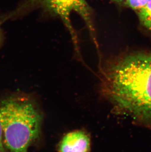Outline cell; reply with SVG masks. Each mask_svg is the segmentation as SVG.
I'll use <instances>...</instances> for the list:
<instances>
[{"label":"cell","instance_id":"6da1fadb","mask_svg":"<svg viewBox=\"0 0 151 152\" xmlns=\"http://www.w3.org/2000/svg\"><path fill=\"white\" fill-rule=\"evenodd\" d=\"M103 91L119 108L151 121V52L116 59L102 70Z\"/></svg>","mask_w":151,"mask_h":152},{"label":"cell","instance_id":"7a4b0ae2","mask_svg":"<svg viewBox=\"0 0 151 152\" xmlns=\"http://www.w3.org/2000/svg\"><path fill=\"white\" fill-rule=\"evenodd\" d=\"M42 116L28 96L12 94L0 98V125L7 152H28L40 134Z\"/></svg>","mask_w":151,"mask_h":152},{"label":"cell","instance_id":"3957f363","mask_svg":"<svg viewBox=\"0 0 151 152\" xmlns=\"http://www.w3.org/2000/svg\"><path fill=\"white\" fill-rule=\"evenodd\" d=\"M38 9L61 19L71 35L76 52H78L77 34L70 20V15L73 11L84 18V14L77 0H24L12 11L0 17V22L3 24L7 20L20 18Z\"/></svg>","mask_w":151,"mask_h":152},{"label":"cell","instance_id":"277c9868","mask_svg":"<svg viewBox=\"0 0 151 152\" xmlns=\"http://www.w3.org/2000/svg\"><path fill=\"white\" fill-rule=\"evenodd\" d=\"M90 140L83 132L74 131L63 137L59 147L60 152H89Z\"/></svg>","mask_w":151,"mask_h":152},{"label":"cell","instance_id":"5b68a950","mask_svg":"<svg viewBox=\"0 0 151 152\" xmlns=\"http://www.w3.org/2000/svg\"><path fill=\"white\" fill-rule=\"evenodd\" d=\"M137 13L141 24L151 31V0H149L145 7Z\"/></svg>","mask_w":151,"mask_h":152},{"label":"cell","instance_id":"8992f818","mask_svg":"<svg viewBox=\"0 0 151 152\" xmlns=\"http://www.w3.org/2000/svg\"><path fill=\"white\" fill-rule=\"evenodd\" d=\"M149 0H125L124 4L137 12L142 10Z\"/></svg>","mask_w":151,"mask_h":152},{"label":"cell","instance_id":"52a82bcc","mask_svg":"<svg viewBox=\"0 0 151 152\" xmlns=\"http://www.w3.org/2000/svg\"><path fill=\"white\" fill-rule=\"evenodd\" d=\"M0 152H7V150L5 147L4 140H3V134H2L1 125H0Z\"/></svg>","mask_w":151,"mask_h":152},{"label":"cell","instance_id":"ba28073f","mask_svg":"<svg viewBox=\"0 0 151 152\" xmlns=\"http://www.w3.org/2000/svg\"><path fill=\"white\" fill-rule=\"evenodd\" d=\"M80 4L81 9L83 10H87L89 9V4H87L86 0H77Z\"/></svg>","mask_w":151,"mask_h":152},{"label":"cell","instance_id":"9c48e42d","mask_svg":"<svg viewBox=\"0 0 151 152\" xmlns=\"http://www.w3.org/2000/svg\"><path fill=\"white\" fill-rule=\"evenodd\" d=\"M1 22H0V49L1 48V47L3 46L4 42V32H3V30L1 29Z\"/></svg>","mask_w":151,"mask_h":152},{"label":"cell","instance_id":"30bf717a","mask_svg":"<svg viewBox=\"0 0 151 152\" xmlns=\"http://www.w3.org/2000/svg\"><path fill=\"white\" fill-rule=\"evenodd\" d=\"M113 2L117 4H124L125 0H111Z\"/></svg>","mask_w":151,"mask_h":152}]
</instances>
